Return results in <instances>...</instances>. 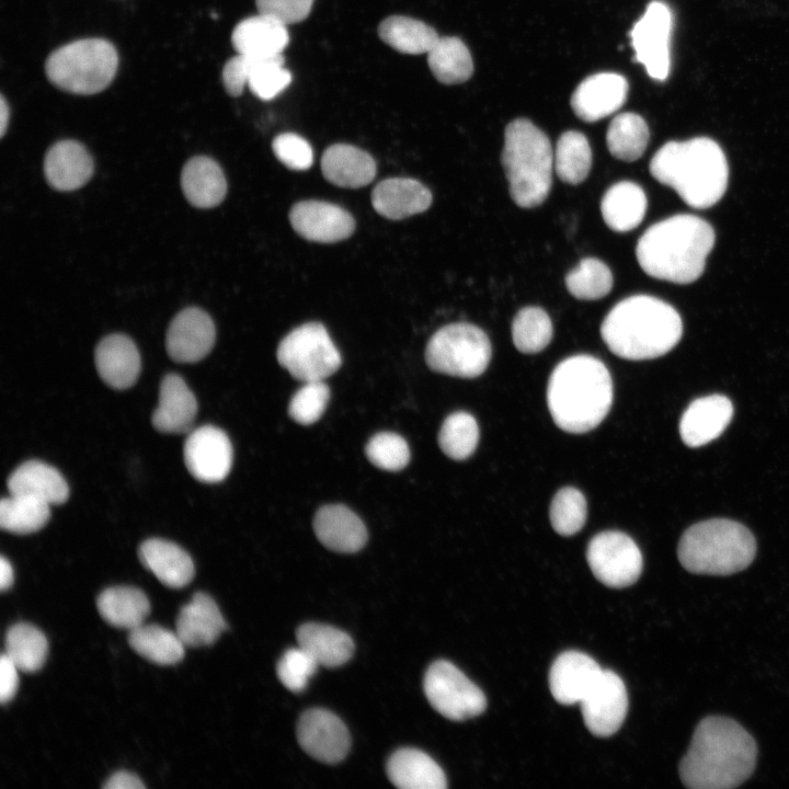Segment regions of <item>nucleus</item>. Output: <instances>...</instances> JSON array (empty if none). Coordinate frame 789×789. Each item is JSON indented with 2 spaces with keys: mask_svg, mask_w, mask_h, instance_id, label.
<instances>
[{
  "mask_svg": "<svg viewBox=\"0 0 789 789\" xmlns=\"http://www.w3.org/2000/svg\"><path fill=\"white\" fill-rule=\"evenodd\" d=\"M757 746L736 721L719 716L702 719L679 764L682 782L691 789H730L754 771Z\"/></svg>",
  "mask_w": 789,
  "mask_h": 789,
  "instance_id": "obj_1",
  "label": "nucleus"
},
{
  "mask_svg": "<svg viewBox=\"0 0 789 789\" xmlns=\"http://www.w3.org/2000/svg\"><path fill=\"white\" fill-rule=\"evenodd\" d=\"M716 241L709 222L677 214L650 226L639 238L636 256L649 276L674 284H690L704 273Z\"/></svg>",
  "mask_w": 789,
  "mask_h": 789,
  "instance_id": "obj_2",
  "label": "nucleus"
},
{
  "mask_svg": "<svg viewBox=\"0 0 789 789\" xmlns=\"http://www.w3.org/2000/svg\"><path fill=\"white\" fill-rule=\"evenodd\" d=\"M613 403V381L598 358L580 354L560 362L547 386V405L556 425L582 434L595 428Z\"/></svg>",
  "mask_w": 789,
  "mask_h": 789,
  "instance_id": "obj_3",
  "label": "nucleus"
},
{
  "mask_svg": "<svg viewBox=\"0 0 789 789\" xmlns=\"http://www.w3.org/2000/svg\"><path fill=\"white\" fill-rule=\"evenodd\" d=\"M683 322L666 301L650 295L629 296L606 315L601 335L609 351L630 361L652 359L681 340Z\"/></svg>",
  "mask_w": 789,
  "mask_h": 789,
  "instance_id": "obj_4",
  "label": "nucleus"
},
{
  "mask_svg": "<svg viewBox=\"0 0 789 789\" xmlns=\"http://www.w3.org/2000/svg\"><path fill=\"white\" fill-rule=\"evenodd\" d=\"M649 170L656 181L672 187L688 206L697 209L716 205L728 187L725 155L708 137L664 144L653 155Z\"/></svg>",
  "mask_w": 789,
  "mask_h": 789,
  "instance_id": "obj_5",
  "label": "nucleus"
},
{
  "mask_svg": "<svg viewBox=\"0 0 789 789\" xmlns=\"http://www.w3.org/2000/svg\"><path fill=\"white\" fill-rule=\"evenodd\" d=\"M501 162L517 206L534 208L547 199L552 184V147L529 119L516 118L506 125Z\"/></svg>",
  "mask_w": 789,
  "mask_h": 789,
  "instance_id": "obj_6",
  "label": "nucleus"
},
{
  "mask_svg": "<svg viewBox=\"0 0 789 789\" xmlns=\"http://www.w3.org/2000/svg\"><path fill=\"white\" fill-rule=\"evenodd\" d=\"M755 554L756 541L750 529L725 518L691 525L677 547L681 564L695 574L730 575L746 569Z\"/></svg>",
  "mask_w": 789,
  "mask_h": 789,
  "instance_id": "obj_7",
  "label": "nucleus"
},
{
  "mask_svg": "<svg viewBox=\"0 0 789 789\" xmlns=\"http://www.w3.org/2000/svg\"><path fill=\"white\" fill-rule=\"evenodd\" d=\"M118 55L103 38H84L54 50L45 64L46 76L57 88L76 94H95L115 77Z\"/></svg>",
  "mask_w": 789,
  "mask_h": 789,
  "instance_id": "obj_8",
  "label": "nucleus"
},
{
  "mask_svg": "<svg viewBox=\"0 0 789 789\" xmlns=\"http://www.w3.org/2000/svg\"><path fill=\"white\" fill-rule=\"evenodd\" d=\"M492 356L488 335L479 327L450 323L436 331L425 348L427 366L439 374L476 378L487 369Z\"/></svg>",
  "mask_w": 789,
  "mask_h": 789,
  "instance_id": "obj_9",
  "label": "nucleus"
},
{
  "mask_svg": "<svg viewBox=\"0 0 789 789\" xmlns=\"http://www.w3.org/2000/svg\"><path fill=\"white\" fill-rule=\"evenodd\" d=\"M277 361L295 379L324 380L341 366L339 350L327 329L308 322L290 331L278 344Z\"/></svg>",
  "mask_w": 789,
  "mask_h": 789,
  "instance_id": "obj_10",
  "label": "nucleus"
},
{
  "mask_svg": "<svg viewBox=\"0 0 789 789\" xmlns=\"http://www.w3.org/2000/svg\"><path fill=\"white\" fill-rule=\"evenodd\" d=\"M428 704L443 717L462 721L481 714L487 708L483 691L453 663H432L423 678Z\"/></svg>",
  "mask_w": 789,
  "mask_h": 789,
  "instance_id": "obj_11",
  "label": "nucleus"
},
{
  "mask_svg": "<svg viewBox=\"0 0 789 789\" xmlns=\"http://www.w3.org/2000/svg\"><path fill=\"white\" fill-rule=\"evenodd\" d=\"M586 560L594 576L609 587H626L639 579L642 554L628 535L606 530L595 535L588 542Z\"/></svg>",
  "mask_w": 789,
  "mask_h": 789,
  "instance_id": "obj_12",
  "label": "nucleus"
},
{
  "mask_svg": "<svg viewBox=\"0 0 789 789\" xmlns=\"http://www.w3.org/2000/svg\"><path fill=\"white\" fill-rule=\"evenodd\" d=\"M671 30L670 8L661 1H652L629 34L637 61L659 81L665 80L670 72Z\"/></svg>",
  "mask_w": 789,
  "mask_h": 789,
  "instance_id": "obj_13",
  "label": "nucleus"
},
{
  "mask_svg": "<svg viewBox=\"0 0 789 789\" xmlns=\"http://www.w3.org/2000/svg\"><path fill=\"white\" fill-rule=\"evenodd\" d=\"M587 730L599 737L615 734L628 711V694L622 679L603 670L596 683L580 702Z\"/></svg>",
  "mask_w": 789,
  "mask_h": 789,
  "instance_id": "obj_14",
  "label": "nucleus"
},
{
  "mask_svg": "<svg viewBox=\"0 0 789 789\" xmlns=\"http://www.w3.org/2000/svg\"><path fill=\"white\" fill-rule=\"evenodd\" d=\"M184 462L190 473L202 482L224 480L232 464V445L227 434L213 425L191 431L185 439Z\"/></svg>",
  "mask_w": 789,
  "mask_h": 789,
  "instance_id": "obj_15",
  "label": "nucleus"
},
{
  "mask_svg": "<svg viewBox=\"0 0 789 789\" xmlns=\"http://www.w3.org/2000/svg\"><path fill=\"white\" fill-rule=\"evenodd\" d=\"M297 741L311 757L327 764H336L347 754L350 733L344 722L327 709L305 711L297 723Z\"/></svg>",
  "mask_w": 789,
  "mask_h": 789,
  "instance_id": "obj_16",
  "label": "nucleus"
},
{
  "mask_svg": "<svg viewBox=\"0 0 789 789\" xmlns=\"http://www.w3.org/2000/svg\"><path fill=\"white\" fill-rule=\"evenodd\" d=\"M215 339V324L208 313L199 308L188 307L180 311L171 321L165 347L173 361L195 363L210 352Z\"/></svg>",
  "mask_w": 789,
  "mask_h": 789,
  "instance_id": "obj_17",
  "label": "nucleus"
},
{
  "mask_svg": "<svg viewBox=\"0 0 789 789\" xmlns=\"http://www.w3.org/2000/svg\"><path fill=\"white\" fill-rule=\"evenodd\" d=\"M294 230L302 238L332 243L348 238L354 229L353 217L342 207L322 201H302L289 213Z\"/></svg>",
  "mask_w": 789,
  "mask_h": 789,
  "instance_id": "obj_18",
  "label": "nucleus"
},
{
  "mask_svg": "<svg viewBox=\"0 0 789 789\" xmlns=\"http://www.w3.org/2000/svg\"><path fill=\"white\" fill-rule=\"evenodd\" d=\"M629 84L615 72H599L585 78L571 95L574 114L586 123L597 122L618 111L626 102Z\"/></svg>",
  "mask_w": 789,
  "mask_h": 789,
  "instance_id": "obj_19",
  "label": "nucleus"
},
{
  "mask_svg": "<svg viewBox=\"0 0 789 789\" xmlns=\"http://www.w3.org/2000/svg\"><path fill=\"white\" fill-rule=\"evenodd\" d=\"M602 672L590 655L574 650L562 652L549 671L551 695L561 705L580 704Z\"/></svg>",
  "mask_w": 789,
  "mask_h": 789,
  "instance_id": "obj_20",
  "label": "nucleus"
},
{
  "mask_svg": "<svg viewBox=\"0 0 789 789\" xmlns=\"http://www.w3.org/2000/svg\"><path fill=\"white\" fill-rule=\"evenodd\" d=\"M733 415L730 399L710 395L689 403L679 422L682 441L689 447H699L716 439L729 425Z\"/></svg>",
  "mask_w": 789,
  "mask_h": 789,
  "instance_id": "obj_21",
  "label": "nucleus"
},
{
  "mask_svg": "<svg viewBox=\"0 0 789 789\" xmlns=\"http://www.w3.org/2000/svg\"><path fill=\"white\" fill-rule=\"evenodd\" d=\"M313 530L324 547L336 552H356L367 541L363 521L341 504H329L319 508L313 518Z\"/></svg>",
  "mask_w": 789,
  "mask_h": 789,
  "instance_id": "obj_22",
  "label": "nucleus"
},
{
  "mask_svg": "<svg viewBox=\"0 0 789 789\" xmlns=\"http://www.w3.org/2000/svg\"><path fill=\"white\" fill-rule=\"evenodd\" d=\"M94 362L101 379L122 390L132 387L140 371V355L135 343L124 334H110L95 347Z\"/></svg>",
  "mask_w": 789,
  "mask_h": 789,
  "instance_id": "obj_23",
  "label": "nucleus"
},
{
  "mask_svg": "<svg viewBox=\"0 0 789 789\" xmlns=\"http://www.w3.org/2000/svg\"><path fill=\"white\" fill-rule=\"evenodd\" d=\"M197 413V401L185 381L175 374L164 376L159 390V402L152 413V425L168 434L191 432Z\"/></svg>",
  "mask_w": 789,
  "mask_h": 789,
  "instance_id": "obj_24",
  "label": "nucleus"
},
{
  "mask_svg": "<svg viewBox=\"0 0 789 789\" xmlns=\"http://www.w3.org/2000/svg\"><path fill=\"white\" fill-rule=\"evenodd\" d=\"M93 170L91 155L76 140L57 141L45 156L46 179L57 191H73L83 186L92 176Z\"/></svg>",
  "mask_w": 789,
  "mask_h": 789,
  "instance_id": "obj_25",
  "label": "nucleus"
},
{
  "mask_svg": "<svg viewBox=\"0 0 789 789\" xmlns=\"http://www.w3.org/2000/svg\"><path fill=\"white\" fill-rule=\"evenodd\" d=\"M371 204L382 217L399 220L425 211L432 204V193L414 179L390 178L374 187Z\"/></svg>",
  "mask_w": 789,
  "mask_h": 789,
  "instance_id": "obj_26",
  "label": "nucleus"
},
{
  "mask_svg": "<svg viewBox=\"0 0 789 789\" xmlns=\"http://www.w3.org/2000/svg\"><path fill=\"white\" fill-rule=\"evenodd\" d=\"M288 42L286 25L261 13L239 22L231 34L236 52L251 58L282 55Z\"/></svg>",
  "mask_w": 789,
  "mask_h": 789,
  "instance_id": "obj_27",
  "label": "nucleus"
},
{
  "mask_svg": "<svg viewBox=\"0 0 789 789\" xmlns=\"http://www.w3.org/2000/svg\"><path fill=\"white\" fill-rule=\"evenodd\" d=\"M226 629V621L211 596L197 592L182 606L176 618L175 632L185 647L214 643Z\"/></svg>",
  "mask_w": 789,
  "mask_h": 789,
  "instance_id": "obj_28",
  "label": "nucleus"
},
{
  "mask_svg": "<svg viewBox=\"0 0 789 789\" xmlns=\"http://www.w3.org/2000/svg\"><path fill=\"white\" fill-rule=\"evenodd\" d=\"M140 562L165 586L181 588L194 578L193 560L176 544L160 538L145 540L138 550Z\"/></svg>",
  "mask_w": 789,
  "mask_h": 789,
  "instance_id": "obj_29",
  "label": "nucleus"
},
{
  "mask_svg": "<svg viewBox=\"0 0 789 789\" xmlns=\"http://www.w3.org/2000/svg\"><path fill=\"white\" fill-rule=\"evenodd\" d=\"M323 176L332 184L357 188L369 184L376 175V162L366 151L347 144L327 148L321 159Z\"/></svg>",
  "mask_w": 789,
  "mask_h": 789,
  "instance_id": "obj_30",
  "label": "nucleus"
},
{
  "mask_svg": "<svg viewBox=\"0 0 789 789\" xmlns=\"http://www.w3.org/2000/svg\"><path fill=\"white\" fill-rule=\"evenodd\" d=\"M389 780L401 789H444L446 776L441 766L416 748H400L387 762Z\"/></svg>",
  "mask_w": 789,
  "mask_h": 789,
  "instance_id": "obj_31",
  "label": "nucleus"
},
{
  "mask_svg": "<svg viewBox=\"0 0 789 789\" xmlns=\"http://www.w3.org/2000/svg\"><path fill=\"white\" fill-rule=\"evenodd\" d=\"M181 186L186 199L198 208L219 205L227 193V181L220 165L206 156L193 157L184 164Z\"/></svg>",
  "mask_w": 789,
  "mask_h": 789,
  "instance_id": "obj_32",
  "label": "nucleus"
},
{
  "mask_svg": "<svg viewBox=\"0 0 789 789\" xmlns=\"http://www.w3.org/2000/svg\"><path fill=\"white\" fill-rule=\"evenodd\" d=\"M7 487L10 494L28 495L53 504L67 501L69 488L54 467L38 460H28L20 465L9 477Z\"/></svg>",
  "mask_w": 789,
  "mask_h": 789,
  "instance_id": "obj_33",
  "label": "nucleus"
},
{
  "mask_svg": "<svg viewBox=\"0 0 789 789\" xmlns=\"http://www.w3.org/2000/svg\"><path fill=\"white\" fill-rule=\"evenodd\" d=\"M648 199L643 188L631 181L613 184L603 195L601 213L607 227L616 232H628L643 220Z\"/></svg>",
  "mask_w": 789,
  "mask_h": 789,
  "instance_id": "obj_34",
  "label": "nucleus"
},
{
  "mask_svg": "<svg viewBox=\"0 0 789 789\" xmlns=\"http://www.w3.org/2000/svg\"><path fill=\"white\" fill-rule=\"evenodd\" d=\"M298 645L307 651L322 666L336 667L345 664L353 655L352 638L335 627L309 622L296 631Z\"/></svg>",
  "mask_w": 789,
  "mask_h": 789,
  "instance_id": "obj_35",
  "label": "nucleus"
},
{
  "mask_svg": "<svg viewBox=\"0 0 789 789\" xmlns=\"http://www.w3.org/2000/svg\"><path fill=\"white\" fill-rule=\"evenodd\" d=\"M101 617L110 625L133 630L142 625L150 613L146 594L133 586H112L96 599Z\"/></svg>",
  "mask_w": 789,
  "mask_h": 789,
  "instance_id": "obj_36",
  "label": "nucleus"
},
{
  "mask_svg": "<svg viewBox=\"0 0 789 789\" xmlns=\"http://www.w3.org/2000/svg\"><path fill=\"white\" fill-rule=\"evenodd\" d=\"M384 43L402 54H427L438 39L436 31L426 23L403 15H392L378 26Z\"/></svg>",
  "mask_w": 789,
  "mask_h": 789,
  "instance_id": "obj_37",
  "label": "nucleus"
},
{
  "mask_svg": "<svg viewBox=\"0 0 789 789\" xmlns=\"http://www.w3.org/2000/svg\"><path fill=\"white\" fill-rule=\"evenodd\" d=\"M427 64L435 79L444 84L462 83L473 72L468 47L455 36L438 37L427 53Z\"/></svg>",
  "mask_w": 789,
  "mask_h": 789,
  "instance_id": "obj_38",
  "label": "nucleus"
},
{
  "mask_svg": "<svg viewBox=\"0 0 789 789\" xmlns=\"http://www.w3.org/2000/svg\"><path fill=\"white\" fill-rule=\"evenodd\" d=\"M649 138V127L643 117L626 112L611 119L606 133V145L614 158L632 162L642 157Z\"/></svg>",
  "mask_w": 789,
  "mask_h": 789,
  "instance_id": "obj_39",
  "label": "nucleus"
},
{
  "mask_svg": "<svg viewBox=\"0 0 789 789\" xmlns=\"http://www.w3.org/2000/svg\"><path fill=\"white\" fill-rule=\"evenodd\" d=\"M128 643L138 654L160 665L176 664L185 653L178 633L158 625L142 624L129 630Z\"/></svg>",
  "mask_w": 789,
  "mask_h": 789,
  "instance_id": "obj_40",
  "label": "nucleus"
},
{
  "mask_svg": "<svg viewBox=\"0 0 789 789\" xmlns=\"http://www.w3.org/2000/svg\"><path fill=\"white\" fill-rule=\"evenodd\" d=\"M592 167V150L584 134L567 130L558 138L553 155L557 176L564 183L578 185L588 175Z\"/></svg>",
  "mask_w": 789,
  "mask_h": 789,
  "instance_id": "obj_41",
  "label": "nucleus"
},
{
  "mask_svg": "<svg viewBox=\"0 0 789 789\" xmlns=\"http://www.w3.org/2000/svg\"><path fill=\"white\" fill-rule=\"evenodd\" d=\"M4 653L19 671L33 673L45 663L48 642L44 633L27 622L12 625L4 639Z\"/></svg>",
  "mask_w": 789,
  "mask_h": 789,
  "instance_id": "obj_42",
  "label": "nucleus"
},
{
  "mask_svg": "<svg viewBox=\"0 0 789 789\" xmlns=\"http://www.w3.org/2000/svg\"><path fill=\"white\" fill-rule=\"evenodd\" d=\"M50 517V505L38 499L10 494L0 504V526L2 529L27 535L42 529Z\"/></svg>",
  "mask_w": 789,
  "mask_h": 789,
  "instance_id": "obj_43",
  "label": "nucleus"
},
{
  "mask_svg": "<svg viewBox=\"0 0 789 789\" xmlns=\"http://www.w3.org/2000/svg\"><path fill=\"white\" fill-rule=\"evenodd\" d=\"M515 347L524 354L541 352L550 343L553 327L549 315L537 306L524 307L515 315L512 327Z\"/></svg>",
  "mask_w": 789,
  "mask_h": 789,
  "instance_id": "obj_44",
  "label": "nucleus"
},
{
  "mask_svg": "<svg viewBox=\"0 0 789 789\" xmlns=\"http://www.w3.org/2000/svg\"><path fill=\"white\" fill-rule=\"evenodd\" d=\"M568 291L580 300H598L613 288L614 278L606 263L596 258H584L564 277Z\"/></svg>",
  "mask_w": 789,
  "mask_h": 789,
  "instance_id": "obj_45",
  "label": "nucleus"
},
{
  "mask_svg": "<svg viewBox=\"0 0 789 789\" xmlns=\"http://www.w3.org/2000/svg\"><path fill=\"white\" fill-rule=\"evenodd\" d=\"M478 441V423L470 413L464 411L449 414L438 433V445L442 451L455 460H464L471 456Z\"/></svg>",
  "mask_w": 789,
  "mask_h": 789,
  "instance_id": "obj_46",
  "label": "nucleus"
},
{
  "mask_svg": "<svg viewBox=\"0 0 789 789\" xmlns=\"http://www.w3.org/2000/svg\"><path fill=\"white\" fill-rule=\"evenodd\" d=\"M586 515V500L575 488L560 489L551 501L550 523L554 531L561 536H572L580 531L585 524Z\"/></svg>",
  "mask_w": 789,
  "mask_h": 789,
  "instance_id": "obj_47",
  "label": "nucleus"
},
{
  "mask_svg": "<svg viewBox=\"0 0 789 789\" xmlns=\"http://www.w3.org/2000/svg\"><path fill=\"white\" fill-rule=\"evenodd\" d=\"M284 56L251 58L248 87L259 99L268 101L283 92L291 82L290 72L284 67Z\"/></svg>",
  "mask_w": 789,
  "mask_h": 789,
  "instance_id": "obj_48",
  "label": "nucleus"
},
{
  "mask_svg": "<svg viewBox=\"0 0 789 789\" xmlns=\"http://www.w3.org/2000/svg\"><path fill=\"white\" fill-rule=\"evenodd\" d=\"M367 459L377 468L399 471L410 461V449L405 439L391 432L374 435L365 447Z\"/></svg>",
  "mask_w": 789,
  "mask_h": 789,
  "instance_id": "obj_49",
  "label": "nucleus"
},
{
  "mask_svg": "<svg viewBox=\"0 0 789 789\" xmlns=\"http://www.w3.org/2000/svg\"><path fill=\"white\" fill-rule=\"evenodd\" d=\"M330 389L323 380L307 381L291 397L289 416L301 425L317 422L328 405Z\"/></svg>",
  "mask_w": 789,
  "mask_h": 789,
  "instance_id": "obj_50",
  "label": "nucleus"
},
{
  "mask_svg": "<svg viewBox=\"0 0 789 789\" xmlns=\"http://www.w3.org/2000/svg\"><path fill=\"white\" fill-rule=\"evenodd\" d=\"M318 666L316 660L298 645L284 652L277 663L276 673L287 689L299 693L306 688Z\"/></svg>",
  "mask_w": 789,
  "mask_h": 789,
  "instance_id": "obj_51",
  "label": "nucleus"
},
{
  "mask_svg": "<svg viewBox=\"0 0 789 789\" xmlns=\"http://www.w3.org/2000/svg\"><path fill=\"white\" fill-rule=\"evenodd\" d=\"M272 149L276 158L288 169L302 171L312 165V148L297 134H279L273 139Z\"/></svg>",
  "mask_w": 789,
  "mask_h": 789,
  "instance_id": "obj_52",
  "label": "nucleus"
},
{
  "mask_svg": "<svg viewBox=\"0 0 789 789\" xmlns=\"http://www.w3.org/2000/svg\"><path fill=\"white\" fill-rule=\"evenodd\" d=\"M259 13L287 25L304 21L310 13L313 0H255Z\"/></svg>",
  "mask_w": 789,
  "mask_h": 789,
  "instance_id": "obj_53",
  "label": "nucleus"
},
{
  "mask_svg": "<svg viewBox=\"0 0 789 789\" xmlns=\"http://www.w3.org/2000/svg\"><path fill=\"white\" fill-rule=\"evenodd\" d=\"M251 66V57L238 54L227 60L222 68V83L226 91L232 96H239L245 85Z\"/></svg>",
  "mask_w": 789,
  "mask_h": 789,
  "instance_id": "obj_54",
  "label": "nucleus"
},
{
  "mask_svg": "<svg viewBox=\"0 0 789 789\" xmlns=\"http://www.w3.org/2000/svg\"><path fill=\"white\" fill-rule=\"evenodd\" d=\"M19 668L7 656L5 653L1 655L0 660V701L5 704L10 701L19 686Z\"/></svg>",
  "mask_w": 789,
  "mask_h": 789,
  "instance_id": "obj_55",
  "label": "nucleus"
},
{
  "mask_svg": "<svg viewBox=\"0 0 789 789\" xmlns=\"http://www.w3.org/2000/svg\"><path fill=\"white\" fill-rule=\"evenodd\" d=\"M105 789H144L141 779L133 773L119 770L113 774L103 785Z\"/></svg>",
  "mask_w": 789,
  "mask_h": 789,
  "instance_id": "obj_56",
  "label": "nucleus"
},
{
  "mask_svg": "<svg viewBox=\"0 0 789 789\" xmlns=\"http://www.w3.org/2000/svg\"><path fill=\"white\" fill-rule=\"evenodd\" d=\"M14 581V574L11 563L4 558L0 559V587L4 592L9 590Z\"/></svg>",
  "mask_w": 789,
  "mask_h": 789,
  "instance_id": "obj_57",
  "label": "nucleus"
},
{
  "mask_svg": "<svg viewBox=\"0 0 789 789\" xmlns=\"http://www.w3.org/2000/svg\"><path fill=\"white\" fill-rule=\"evenodd\" d=\"M9 117H10V108H9V105H8L4 96L2 95L1 102H0V134H1V137H3V135L7 132Z\"/></svg>",
  "mask_w": 789,
  "mask_h": 789,
  "instance_id": "obj_58",
  "label": "nucleus"
}]
</instances>
